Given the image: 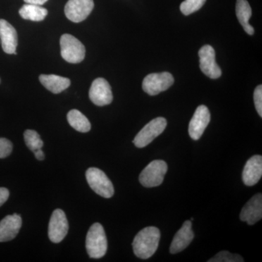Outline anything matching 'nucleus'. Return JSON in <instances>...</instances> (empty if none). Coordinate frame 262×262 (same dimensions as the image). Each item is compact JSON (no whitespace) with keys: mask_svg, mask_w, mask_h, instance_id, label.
Returning <instances> with one entry per match:
<instances>
[{"mask_svg":"<svg viewBox=\"0 0 262 262\" xmlns=\"http://www.w3.org/2000/svg\"><path fill=\"white\" fill-rule=\"evenodd\" d=\"M174 78L169 72L152 73L146 76L142 82V89L149 96H157L173 85Z\"/></svg>","mask_w":262,"mask_h":262,"instance_id":"nucleus-7","label":"nucleus"},{"mask_svg":"<svg viewBox=\"0 0 262 262\" xmlns=\"http://www.w3.org/2000/svg\"><path fill=\"white\" fill-rule=\"evenodd\" d=\"M166 126L167 121L164 117H157L139 131L133 142L136 147H146L165 130Z\"/></svg>","mask_w":262,"mask_h":262,"instance_id":"nucleus-6","label":"nucleus"},{"mask_svg":"<svg viewBox=\"0 0 262 262\" xmlns=\"http://www.w3.org/2000/svg\"><path fill=\"white\" fill-rule=\"evenodd\" d=\"M89 98L98 106H106L113 102V91L107 81L101 77L96 79L90 89Z\"/></svg>","mask_w":262,"mask_h":262,"instance_id":"nucleus-11","label":"nucleus"},{"mask_svg":"<svg viewBox=\"0 0 262 262\" xmlns=\"http://www.w3.org/2000/svg\"><path fill=\"white\" fill-rule=\"evenodd\" d=\"M67 120L71 126L79 132L87 133L91 130V125L89 119L79 110H72L69 112Z\"/></svg>","mask_w":262,"mask_h":262,"instance_id":"nucleus-21","label":"nucleus"},{"mask_svg":"<svg viewBox=\"0 0 262 262\" xmlns=\"http://www.w3.org/2000/svg\"><path fill=\"white\" fill-rule=\"evenodd\" d=\"M61 54L66 61L71 63H78L83 61L85 56V48L79 39L65 34L60 39Z\"/></svg>","mask_w":262,"mask_h":262,"instance_id":"nucleus-3","label":"nucleus"},{"mask_svg":"<svg viewBox=\"0 0 262 262\" xmlns=\"http://www.w3.org/2000/svg\"><path fill=\"white\" fill-rule=\"evenodd\" d=\"M0 40L5 53L13 54L16 52L18 34L14 27L4 19H0Z\"/></svg>","mask_w":262,"mask_h":262,"instance_id":"nucleus-15","label":"nucleus"},{"mask_svg":"<svg viewBox=\"0 0 262 262\" xmlns=\"http://www.w3.org/2000/svg\"><path fill=\"white\" fill-rule=\"evenodd\" d=\"M167 171L168 165L165 161L161 160H154L141 171L139 176V182L141 185L145 187H158L163 182Z\"/></svg>","mask_w":262,"mask_h":262,"instance_id":"nucleus-5","label":"nucleus"},{"mask_svg":"<svg viewBox=\"0 0 262 262\" xmlns=\"http://www.w3.org/2000/svg\"><path fill=\"white\" fill-rule=\"evenodd\" d=\"M34 156L37 158L38 160H43L45 159V154L43 152L42 149H39L36 150V151H34Z\"/></svg>","mask_w":262,"mask_h":262,"instance_id":"nucleus-29","label":"nucleus"},{"mask_svg":"<svg viewBox=\"0 0 262 262\" xmlns=\"http://www.w3.org/2000/svg\"><path fill=\"white\" fill-rule=\"evenodd\" d=\"M160 241L159 229L147 227L141 229L136 234L133 242V249L137 257L147 259L152 256L158 250Z\"/></svg>","mask_w":262,"mask_h":262,"instance_id":"nucleus-1","label":"nucleus"},{"mask_svg":"<svg viewBox=\"0 0 262 262\" xmlns=\"http://www.w3.org/2000/svg\"><path fill=\"white\" fill-rule=\"evenodd\" d=\"M261 176L262 157L254 155L246 162L243 171V181L246 186L251 187L259 182Z\"/></svg>","mask_w":262,"mask_h":262,"instance_id":"nucleus-17","label":"nucleus"},{"mask_svg":"<svg viewBox=\"0 0 262 262\" xmlns=\"http://www.w3.org/2000/svg\"><path fill=\"white\" fill-rule=\"evenodd\" d=\"M90 187L98 195L104 198H112L115 194L113 183L104 172L97 168H90L85 173Z\"/></svg>","mask_w":262,"mask_h":262,"instance_id":"nucleus-4","label":"nucleus"},{"mask_svg":"<svg viewBox=\"0 0 262 262\" xmlns=\"http://www.w3.org/2000/svg\"><path fill=\"white\" fill-rule=\"evenodd\" d=\"M236 15L239 24L249 35L254 34V29L249 24V19L252 15V10L247 0H237L236 3Z\"/></svg>","mask_w":262,"mask_h":262,"instance_id":"nucleus-19","label":"nucleus"},{"mask_svg":"<svg viewBox=\"0 0 262 262\" xmlns=\"http://www.w3.org/2000/svg\"><path fill=\"white\" fill-rule=\"evenodd\" d=\"M21 225V217L17 213L5 217L0 222V243L8 242L14 239Z\"/></svg>","mask_w":262,"mask_h":262,"instance_id":"nucleus-16","label":"nucleus"},{"mask_svg":"<svg viewBox=\"0 0 262 262\" xmlns=\"http://www.w3.org/2000/svg\"><path fill=\"white\" fill-rule=\"evenodd\" d=\"M69 230V223L64 212L56 209L52 213L48 226V237L51 242L59 244L65 238Z\"/></svg>","mask_w":262,"mask_h":262,"instance_id":"nucleus-8","label":"nucleus"},{"mask_svg":"<svg viewBox=\"0 0 262 262\" xmlns=\"http://www.w3.org/2000/svg\"><path fill=\"white\" fill-rule=\"evenodd\" d=\"M94 8V0H69L64 12L67 18L74 23L85 20Z\"/></svg>","mask_w":262,"mask_h":262,"instance_id":"nucleus-9","label":"nucleus"},{"mask_svg":"<svg viewBox=\"0 0 262 262\" xmlns=\"http://www.w3.org/2000/svg\"><path fill=\"white\" fill-rule=\"evenodd\" d=\"M0 44H1V40H0Z\"/></svg>","mask_w":262,"mask_h":262,"instance_id":"nucleus-31","label":"nucleus"},{"mask_svg":"<svg viewBox=\"0 0 262 262\" xmlns=\"http://www.w3.org/2000/svg\"><path fill=\"white\" fill-rule=\"evenodd\" d=\"M242 256L237 253H231L227 251H221L213 258L208 260V262H244Z\"/></svg>","mask_w":262,"mask_h":262,"instance_id":"nucleus-24","label":"nucleus"},{"mask_svg":"<svg viewBox=\"0 0 262 262\" xmlns=\"http://www.w3.org/2000/svg\"><path fill=\"white\" fill-rule=\"evenodd\" d=\"M253 98H254L255 106H256V111L260 117H262V85L257 86L255 89L254 94H253Z\"/></svg>","mask_w":262,"mask_h":262,"instance_id":"nucleus-26","label":"nucleus"},{"mask_svg":"<svg viewBox=\"0 0 262 262\" xmlns=\"http://www.w3.org/2000/svg\"><path fill=\"white\" fill-rule=\"evenodd\" d=\"M13 151V144L11 141L5 138H0V158L9 156Z\"/></svg>","mask_w":262,"mask_h":262,"instance_id":"nucleus-25","label":"nucleus"},{"mask_svg":"<svg viewBox=\"0 0 262 262\" xmlns=\"http://www.w3.org/2000/svg\"><path fill=\"white\" fill-rule=\"evenodd\" d=\"M0 83H1V79H0Z\"/></svg>","mask_w":262,"mask_h":262,"instance_id":"nucleus-30","label":"nucleus"},{"mask_svg":"<svg viewBox=\"0 0 262 262\" xmlns=\"http://www.w3.org/2000/svg\"><path fill=\"white\" fill-rule=\"evenodd\" d=\"M39 81L46 89L55 94L65 91L71 84L70 79L55 75H41Z\"/></svg>","mask_w":262,"mask_h":262,"instance_id":"nucleus-18","label":"nucleus"},{"mask_svg":"<svg viewBox=\"0 0 262 262\" xmlns=\"http://www.w3.org/2000/svg\"><path fill=\"white\" fill-rule=\"evenodd\" d=\"M48 13V10L39 5L26 4L19 10V14L22 18L32 21H42Z\"/></svg>","mask_w":262,"mask_h":262,"instance_id":"nucleus-20","label":"nucleus"},{"mask_svg":"<svg viewBox=\"0 0 262 262\" xmlns=\"http://www.w3.org/2000/svg\"><path fill=\"white\" fill-rule=\"evenodd\" d=\"M211 121V113L205 105L196 108L189 124V135L193 140H199Z\"/></svg>","mask_w":262,"mask_h":262,"instance_id":"nucleus-12","label":"nucleus"},{"mask_svg":"<svg viewBox=\"0 0 262 262\" xmlns=\"http://www.w3.org/2000/svg\"><path fill=\"white\" fill-rule=\"evenodd\" d=\"M206 0H184L180 5L183 14L189 15L201 9L206 3Z\"/></svg>","mask_w":262,"mask_h":262,"instance_id":"nucleus-23","label":"nucleus"},{"mask_svg":"<svg viewBox=\"0 0 262 262\" xmlns=\"http://www.w3.org/2000/svg\"><path fill=\"white\" fill-rule=\"evenodd\" d=\"M24 141L26 145L34 152L36 150L42 149L44 143L37 131L27 130L24 132Z\"/></svg>","mask_w":262,"mask_h":262,"instance_id":"nucleus-22","label":"nucleus"},{"mask_svg":"<svg viewBox=\"0 0 262 262\" xmlns=\"http://www.w3.org/2000/svg\"><path fill=\"white\" fill-rule=\"evenodd\" d=\"M194 234L192 229V221L187 220L183 224L182 228L179 229L174 236L170 247L172 254L184 251L194 239Z\"/></svg>","mask_w":262,"mask_h":262,"instance_id":"nucleus-14","label":"nucleus"},{"mask_svg":"<svg viewBox=\"0 0 262 262\" xmlns=\"http://www.w3.org/2000/svg\"><path fill=\"white\" fill-rule=\"evenodd\" d=\"M239 218L248 225H253L262 218V195L261 193L255 194L245 205Z\"/></svg>","mask_w":262,"mask_h":262,"instance_id":"nucleus-13","label":"nucleus"},{"mask_svg":"<svg viewBox=\"0 0 262 262\" xmlns=\"http://www.w3.org/2000/svg\"><path fill=\"white\" fill-rule=\"evenodd\" d=\"M9 195L10 192L8 189L4 187L0 188V207L8 201Z\"/></svg>","mask_w":262,"mask_h":262,"instance_id":"nucleus-27","label":"nucleus"},{"mask_svg":"<svg viewBox=\"0 0 262 262\" xmlns=\"http://www.w3.org/2000/svg\"><path fill=\"white\" fill-rule=\"evenodd\" d=\"M85 246L90 257L97 259L105 256L107 251V238L101 224L91 226L86 236Z\"/></svg>","mask_w":262,"mask_h":262,"instance_id":"nucleus-2","label":"nucleus"},{"mask_svg":"<svg viewBox=\"0 0 262 262\" xmlns=\"http://www.w3.org/2000/svg\"><path fill=\"white\" fill-rule=\"evenodd\" d=\"M48 1V0H24L27 4L39 5V6L44 5Z\"/></svg>","mask_w":262,"mask_h":262,"instance_id":"nucleus-28","label":"nucleus"},{"mask_svg":"<svg viewBox=\"0 0 262 262\" xmlns=\"http://www.w3.org/2000/svg\"><path fill=\"white\" fill-rule=\"evenodd\" d=\"M200 68L202 72L211 79H218L222 76V70L215 62L214 49L209 45L203 46L198 53Z\"/></svg>","mask_w":262,"mask_h":262,"instance_id":"nucleus-10","label":"nucleus"}]
</instances>
